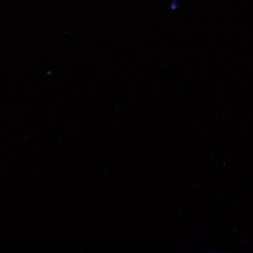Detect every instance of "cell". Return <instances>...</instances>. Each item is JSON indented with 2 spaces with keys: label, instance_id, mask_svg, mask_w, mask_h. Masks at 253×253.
<instances>
[]
</instances>
